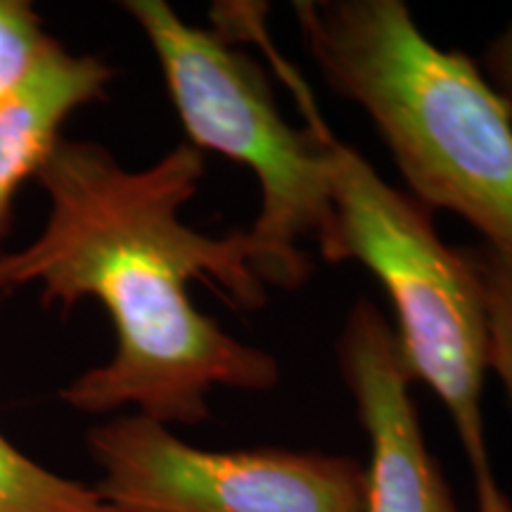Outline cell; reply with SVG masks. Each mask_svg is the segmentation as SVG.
Returning <instances> with one entry per match:
<instances>
[{
  "label": "cell",
  "mask_w": 512,
  "mask_h": 512,
  "mask_svg": "<svg viewBox=\"0 0 512 512\" xmlns=\"http://www.w3.org/2000/svg\"><path fill=\"white\" fill-rule=\"evenodd\" d=\"M98 494L121 512H363L366 465L283 446L202 448L121 413L88 432Z\"/></svg>",
  "instance_id": "cell-5"
},
{
  "label": "cell",
  "mask_w": 512,
  "mask_h": 512,
  "mask_svg": "<svg viewBox=\"0 0 512 512\" xmlns=\"http://www.w3.org/2000/svg\"><path fill=\"white\" fill-rule=\"evenodd\" d=\"M475 271L489 320V370L512 406V261L486 245L463 249Z\"/></svg>",
  "instance_id": "cell-10"
},
{
  "label": "cell",
  "mask_w": 512,
  "mask_h": 512,
  "mask_svg": "<svg viewBox=\"0 0 512 512\" xmlns=\"http://www.w3.org/2000/svg\"><path fill=\"white\" fill-rule=\"evenodd\" d=\"M335 226L320 249L328 264L358 261L387 292L411 382H422L451 415L470 460L477 508L505 496L489 460L484 380L489 320L482 287L463 249L434 228V211L377 174L325 126Z\"/></svg>",
  "instance_id": "cell-4"
},
{
  "label": "cell",
  "mask_w": 512,
  "mask_h": 512,
  "mask_svg": "<svg viewBox=\"0 0 512 512\" xmlns=\"http://www.w3.org/2000/svg\"><path fill=\"white\" fill-rule=\"evenodd\" d=\"M143 31L174 110L197 150L247 166L261 190L259 214L247 230L259 249L264 285L299 290L313 273L304 240L318 252L335 226L325 119L302 76L275 53L264 5L230 19L228 41L192 27L164 0H126Z\"/></svg>",
  "instance_id": "cell-3"
},
{
  "label": "cell",
  "mask_w": 512,
  "mask_h": 512,
  "mask_svg": "<svg viewBox=\"0 0 512 512\" xmlns=\"http://www.w3.org/2000/svg\"><path fill=\"white\" fill-rule=\"evenodd\" d=\"M204 174V152L188 140L126 169L105 145L67 136L38 169L46 226L27 247L0 252V294L38 285L43 306L69 313L93 299L107 311L114 354L62 389L74 411L131 408L174 430L209 420L214 389L264 394L280 382L278 358L228 335L190 299L200 280L238 311L268 304L247 233L209 235L183 221Z\"/></svg>",
  "instance_id": "cell-1"
},
{
  "label": "cell",
  "mask_w": 512,
  "mask_h": 512,
  "mask_svg": "<svg viewBox=\"0 0 512 512\" xmlns=\"http://www.w3.org/2000/svg\"><path fill=\"white\" fill-rule=\"evenodd\" d=\"M117 69L95 55H74L60 41L15 98L0 105V252L12 228L17 192L46 164L64 121L102 102Z\"/></svg>",
  "instance_id": "cell-7"
},
{
  "label": "cell",
  "mask_w": 512,
  "mask_h": 512,
  "mask_svg": "<svg viewBox=\"0 0 512 512\" xmlns=\"http://www.w3.org/2000/svg\"><path fill=\"white\" fill-rule=\"evenodd\" d=\"M318 74L373 121L425 207L512 261V114L470 55L437 46L403 0H294Z\"/></svg>",
  "instance_id": "cell-2"
},
{
  "label": "cell",
  "mask_w": 512,
  "mask_h": 512,
  "mask_svg": "<svg viewBox=\"0 0 512 512\" xmlns=\"http://www.w3.org/2000/svg\"><path fill=\"white\" fill-rule=\"evenodd\" d=\"M337 361L368 439L363 512H460L425 441L394 325L366 297L347 313Z\"/></svg>",
  "instance_id": "cell-6"
},
{
  "label": "cell",
  "mask_w": 512,
  "mask_h": 512,
  "mask_svg": "<svg viewBox=\"0 0 512 512\" xmlns=\"http://www.w3.org/2000/svg\"><path fill=\"white\" fill-rule=\"evenodd\" d=\"M0 512H121L93 484L36 463L0 432Z\"/></svg>",
  "instance_id": "cell-8"
},
{
  "label": "cell",
  "mask_w": 512,
  "mask_h": 512,
  "mask_svg": "<svg viewBox=\"0 0 512 512\" xmlns=\"http://www.w3.org/2000/svg\"><path fill=\"white\" fill-rule=\"evenodd\" d=\"M55 43L29 0H0V105L27 86Z\"/></svg>",
  "instance_id": "cell-9"
},
{
  "label": "cell",
  "mask_w": 512,
  "mask_h": 512,
  "mask_svg": "<svg viewBox=\"0 0 512 512\" xmlns=\"http://www.w3.org/2000/svg\"><path fill=\"white\" fill-rule=\"evenodd\" d=\"M484 76L489 79L494 91L501 95L512 114V22L501 36L486 48L484 53Z\"/></svg>",
  "instance_id": "cell-11"
}]
</instances>
